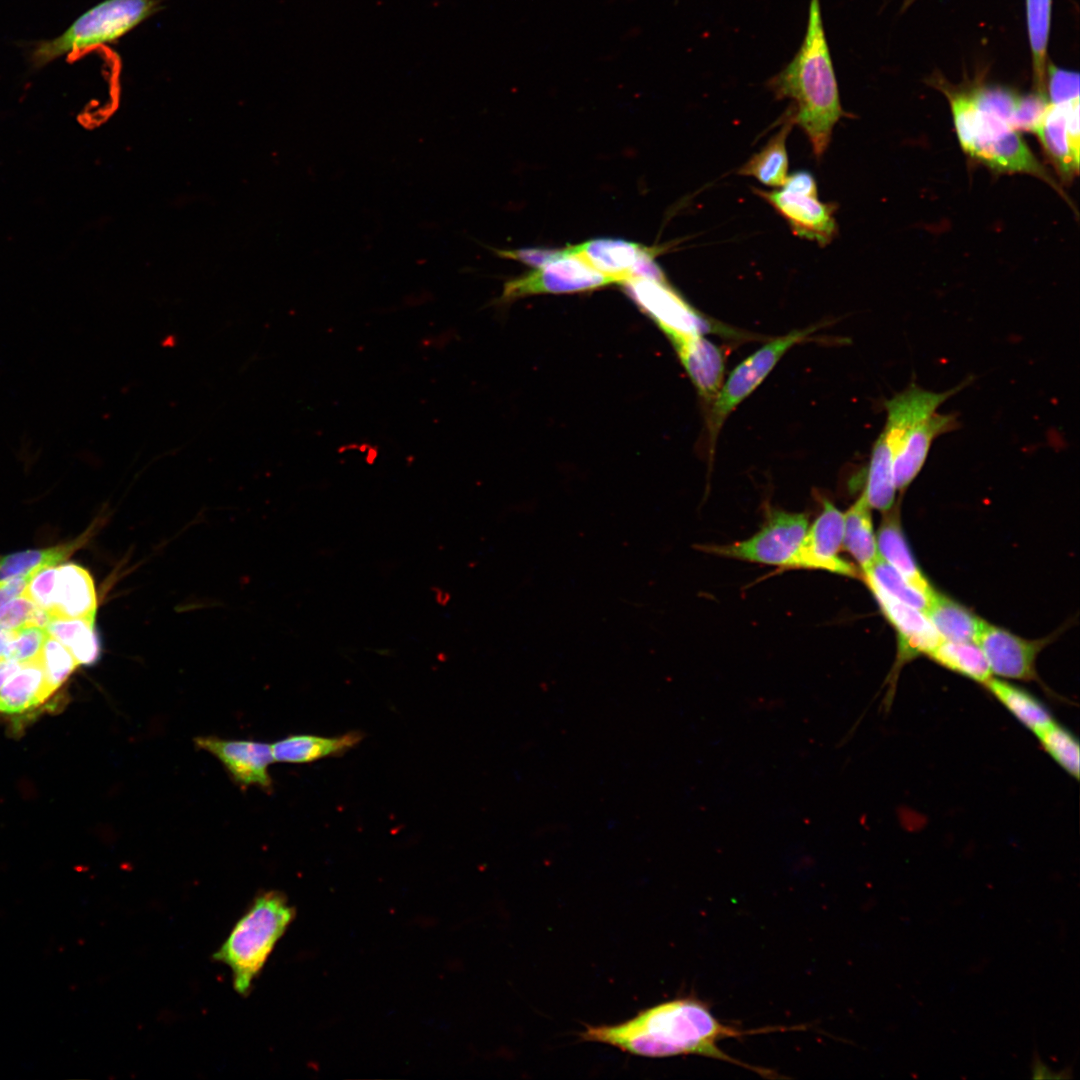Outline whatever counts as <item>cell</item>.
Here are the masks:
<instances>
[{"instance_id":"cell-1","label":"cell","mask_w":1080,"mask_h":1080,"mask_svg":"<svg viewBox=\"0 0 1080 1080\" xmlns=\"http://www.w3.org/2000/svg\"><path fill=\"white\" fill-rule=\"evenodd\" d=\"M778 1028L741 1030L720 1022L701 1000L677 998L639 1012L617 1025L587 1026L580 1033L583 1041L616 1047L633 1055L664 1058L700 1055L730 1062L761 1076L774 1074L767 1069L743 1063L723 1052L718 1043L727 1038L775 1031Z\"/></svg>"},{"instance_id":"cell-2","label":"cell","mask_w":1080,"mask_h":1080,"mask_svg":"<svg viewBox=\"0 0 1080 1080\" xmlns=\"http://www.w3.org/2000/svg\"><path fill=\"white\" fill-rule=\"evenodd\" d=\"M776 99H789L787 115L800 126L817 158L827 150L833 128L845 115L826 38L820 0H810L802 44L787 65L767 82Z\"/></svg>"},{"instance_id":"cell-3","label":"cell","mask_w":1080,"mask_h":1080,"mask_svg":"<svg viewBox=\"0 0 1080 1080\" xmlns=\"http://www.w3.org/2000/svg\"><path fill=\"white\" fill-rule=\"evenodd\" d=\"M963 150L999 172L1034 175L1058 190L1025 141L1007 121L980 107L971 93H947Z\"/></svg>"},{"instance_id":"cell-4","label":"cell","mask_w":1080,"mask_h":1080,"mask_svg":"<svg viewBox=\"0 0 1080 1080\" xmlns=\"http://www.w3.org/2000/svg\"><path fill=\"white\" fill-rule=\"evenodd\" d=\"M285 896L269 891L257 897L237 921L213 958L231 970L235 990L246 995L274 946L294 918Z\"/></svg>"},{"instance_id":"cell-5","label":"cell","mask_w":1080,"mask_h":1080,"mask_svg":"<svg viewBox=\"0 0 1080 1080\" xmlns=\"http://www.w3.org/2000/svg\"><path fill=\"white\" fill-rule=\"evenodd\" d=\"M158 9L159 0H103L82 13L58 36L38 42L30 55L32 65L40 68L59 58L111 44Z\"/></svg>"},{"instance_id":"cell-6","label":"cell","mask_w":1080,"mask_h":1080,"mask_svg":"<svg viewBox=\"0 0 1080 1080\" xmlns=\"http://www.w3.org/2000/svg\"><path fill=\"white\" fill-rule=\"evenodd\" d=\"M814 325L803 330L775 338L742 361L729 375L713 400L708 417L710 446L713 448L718 433L730 413L746 399L768 376L780 358L793 345L805 340L817 330Z\"/></svg>"},{"instance_id":"cell-7","label":"cell","mask_w":1080,"mask_h":1080,"mask_svg":"<svg viewBox=\"0 0 1080 1080\" xmlns=\"http://www.w3.org/2000/svg\"><path fill=\"white\" fill-rule=\"evenodd\" d=\"M807 529L805 514L773 510L762 528L750 538L703 549L729 558L791 568Z\"/></svg>"},{"instance_id":"cell-8","label":"cell","mask_w":1080,"mask_h":1080,"mask_svg":"<svg viewBox=\"0 0 1080 1080\" xmlns=\"http://www.w3.org/2000/svg\"><path fill=\"white\" fill-rule=\"evenodd\" d=\"M622 285L627 295L657 323L669 339L713 332L716 329L686 303L667 282L631 278Z\"/></svg>"},{"instance_id":"cell-9","label":"cell","mask_w":1080,"mask_h":1080,"mask_svg":"<svg viewBox=\"0 0 1080 1080\" xmlns=\"http://www.w3.org/2000/svg\"><path fill=\"white\" fill-rule=\"evenodd\" d=\"M615 281L592 268L565 248L563 253L530 274L505 284L503 299L539 293H570L591 290Z\"/></svg>"},{"instance_id":"cell-10","label":"cell","mask_w":1080,"mask_h":1080,"mask_svg":"<svg viewBox=\"0 0 1080 1080\" xmlns=\"http://www.w3.org/2000/svg\"><path fill=\"white\" fill-rule=\"evenodd\" d=\"M863 579L881 612L898 635V656L891 680L892 686L886 701L888 708L892 703L895 679H897L900 667L921 654L928 656L942 639L923 611L894 598L870 579Z\"/></svg>"},{"instance_id":"cell-11","label":"cell","mask_w":1080,"mask_h":1080,"mask_svg":"<svg viewBox=\"0 0 1080 1080\" xmlns=\"http://www.w3.org/2000/svg\"><path fill=\"white\" fill-rule=\"evenodd\" d=\"M844 514L828 500L811 526L791 568L824 570L848 577H858L857 569L842 559Z\"/></svg>"},{"instance_id":"cell-12","label":"cell","mask_w":1080,"mask_h":1080,"mask_svg":"<svg viewBox=\"0 0 1080 1080\" xmlns=\"http://www.w3.org/2000/svg\"><path fill=\"white\" fill-rule=\"evenodd\" d=\"M975 642L979 645L992 675L1036 681V658L1045 642L1026 640L982 620Z\"/></svg>"},{"instance_id":"cell-13","label":"cell","mask_w":1080,"mask_h":1080,"mask_svg":"<svg viewBox=\"0 0 1080 1080\" xmlns=\"http://www.w3.org/2000/svg\"><path fill=\"white\" fill-rule=\"evenodd\" d=\"M754 193L768 202L788 223L792 233L825 247L837 234L834 203H823L817 197L786 190H762Z\"/></svg>"},{"instance_id":"cell-14","label":"cell","mask_w":1080,"mask_h":1080,"mask_svg":"<svg viewBox=\"0 0 1080 1080\" xmlns=\"http://www.w3.org/2000/svg\"><path fill=\"white\" fill-rule=\"evenodd\" d=\"M1061 176L1072 179L1079 170V99L1049 103L1034 131Z\"/></svg>"},{"instance_id":"cell-15","label":"cell","mask_w":1080,"mask_h":1080,"mask_svg":"<svg viewBox=\"0 0 1080 1080\" xmlns=\"http://www.w3.org/2000/svg\"><path fill=\"white\" fill-rule=\"evenodd\" d=\"M194 741L197 747L211 753L223 764L235 783L242 787L258 786L266 792L272 791L268 767L274 758L270 744L215 736H200Z\"/></svg>"},{"instance_id":"cell-16","label":"cell","mask_w":1080,"mask_h":1080,"mask_svg":"<svg viewBox=\"0 0 1080 1080\" xmlns=\"http://www.w3.org/2000/svg\"><path fill=\"white\" fill-rule=\"evenodd\" d=\"M959 428L957 416L935 411L907 427L901 436L893 460L896 490L903 491L922 469L933 441Z\"/></svg>"},{"instance_id":"cell-17","label":"cell","mask_w":1080,"mask_h":1080,"mask_svg":"<svg viewBox=\"0 0 1080 1080\" xmlns=\"http://www.w3.org/2000/svg\"><path fill=\"white\" fill-rule=\"evenodd\" d=\"M700 396L713 401L723 385L725 362L720 348L702 334L670 339Z\"/></svg>"},{"instance_id":"cell-18","label":"cell","mask_w":1080,"mask_h":1080,"mask_svg":"<svg viewBox=\"0 0 1080 1080\" xmlns=\"http://www.w3.org/2000/svg\"><path fill=\"white\" fill-rule=\"evenodd\" d=\"M97 595L90 573L74 563L57 566L52 618L95 622Z\"/></svg>"},{"instance_id":"cell-19","label":"cell","mask_w":1080,"mask_h":1080,"mask_svg":"<svg viewBox=\"0 0 1080 1080\" xmlns=\"http://www.w3.org/2000/svg\"><path fill=\"white\" fill-rule=\"evenodd\" d=\"M566 249L615 283L622 284L631 278L632 270L645 247L621 239L598 238Z\"/></svg>"},{"instance_id":"cell-20","label":"cell","mask_w":1080,"mask_h":1080,"mask_svg":"<svg viewBox=\"0 0 1080 1080\" xmlns=\"http://www.w3.org/2000/svg\"><path fill=\"white\" fill-rule=\"evenodd\" d=\"M362 739L363 734L359 731L334 737L295 734L274 742L271 750L274 761L301 764L342 755L357 746Z\"/></svg>"},{"instance_id":"cell-21","label":"cell","mask_w":1080,"mask_h":1080,"mask_svg":"<svg viewBox=\"0 0 1080 1080\" xmlns=\"http://www.w3.org/2000/svg\"><path fill=\"white\" fill-rule=\"evenodd\" d=\"M876 543L878 555L883 560L895 568L917 589L928 597L932 596L934 590L912 556L901 530L896 510L891 511L890 509L887 511L879 527Z\"/></svg>"},{"instance_id":"cell-22","label":"cell","mask_w":1080,"mask_h":1080,"mask_svg":"<svg viewBox=\"0 0 1080 1080\" xmlns=\"http://www.w3.org/2000/svg\"><path fill=\"white\" fill-rule=\"evenodd\" d=\"M51 694L38 657L24 662L1 688L0 712H23L41 704Z\"/></svg>"},{"instance_id":"cell-23","label":"cell","mask_w":1080,"mask_h":1080,"mask_svg":"<svg viewBox=\"0 0 1080 1080\" xmlns=\"http://www.w3.org/2000/svg\"><path fill=\"white\" fill-rule=\"evenodd\" d=\"M924 613L942 640L975 642L982 619L956 601L934 591Z\"/></svg>"},{"instance_id":"cell-24","label":"cell","mask_w":1080,"mask_h":1080,"mask_svg":"<svg viewBox=\"0 0 1080 1080\" xmlns=\"http://www.w3.org/2000/svg\"><path fill=\"white\" fill-rule=\"evenodd\" d=\"M793 126L791 119L784 115L780 130L740 167L737 174L752 176L770 187H782L788 175L786 140Z\"/></svg>"},{"instance_id":"cell-25","label":"cell","mask_w":1080,"mask_h":1080,"mask_svg":"<svg viewBox=\"0 0 1080 1080\" xmlns=\"http://www.w3.org/2000/svg\"><path fill=\"white\" fill-rule=\"evenodd\" d=\"M870 509L862 494L844 514L842 547L857 561L863 572L879 556Z\"/></svg>"},{"instance_id":"cell-26","label":"cell","mask_w":1080,"mask_h":1080,"mask_svg":"<svg viewBox=\"0 0 1080 1080\" xmlns=\"http://www.w3.org/2000/svg\"><path fill=\"white\" fill-rule=\"evenodd\" d=\"M984 687L1033 734L1054 721L1048 708L1023 688L995 677Z\"/></svg>"},{"instance_id":"cell-27","label":"cell","mask_w":1080,"mask_h":1080,"mask_svg":"<svg viewBox=\"0 0 1080 1080\" xmlns=\"http://www.w3.org/2000/svg\"><path fill=\"white\" fill-rule=\"evenodd\" d=\"M893 460L892 448L881 432L872 448L863 496L871 508L883 512L892 509L897 491L894 483Z\"/></svg>"},{"instance_id":"cell-28","label":"cell","mask_w":1080,"mask_h":1080,"mask_svg":"<svg viewBox=\"0 0 1080 1080\" xmlns=\"http://www.w3.org/2000/svg\"><path fill=\"white\" fill-rule=\"evenodd\" d=\"M46 630L71 652L79 665L90 666L100 659L102 645L95 622L52 618Z\"/></svg>"},{"instance_id":"cell-29","label":"cell","mask_w":1080,"mask_h":1080,"mask_svg":"<svg viewBox=\"0 0 1080 1080\" xmlns=\"http://www.w3.org/2000/svg\"><path fill=\"white\" fill-rule=\"evenodd\" d=\"M928 656L944 668L983 686L993 677L984 653L973 641L942 640Z\"/></svg>"},{"instance_id":"cell-30","label":"cell","mask_w":1080,"mask_h":1080,"mask_svg":"<svg viewBox=\"0 0 1080 1080\" xmlns=\"http://www.w3.org/2000/svg\"><path fill=\"white\" fill-rule=\"evenodd\" d=\"M1052 0H1026L1028 37L1036 92L1045 94Z\"/></svg>"},{"instance_id":"cell-31","label":"cell","mask_w":1080,"mask_h":1080,"mask_svg":"<svg viewBox=\"0 0 1080 1080\" xmlns=\"http://www.w3.org/2000/svg\"><path fill=\"white\" fill-rule=\"evenodd\" d=\"M82 542L83 537L55 547L0 556V580L26 576L43 567L56 566L67 559Z\"/></svg>"},{"instance_id":"cell-32","label":"cell","mask_w":1080,"mask_h":1080,"mask_svg":"<svg viewBox=\"0 0 1080 1080\" xmlns=\"http://www.w3.org/2000/svg\"><path fill=\"white\" fill-rule=\"evenodd\" d=\"M863 578L870 579L894 598L923 612L928 606L930 597L913 586L880 556L863 572Z\"/></svg>"},{"instance_id":"cell-33","label":"cell","mask_w":1080,"mask_h":1080,"mask_svg":"<svg viewBox=\"0 0 1080 1080\" xmlns=\"http://www.w3.org/2000/svg\"><path fill=\"white\" fill-rule=\"evenodd\" d=\"M1041 747L1070 776L1079 777V743L1072 733L1055 720L1034 733Z\"/></svg>"},{"instance_id":"cell-34","label":"cell","mask_w":1080,"mask_h":1080,"mask_svg":"<svg viewBox=\"0 0 1080 1080\" xmlns=\"http://www.w3.org/2000/svg\"><path fill=\"white\" fill-rule=\"evenodd\" d=\"M39 659L51 693L59 688L79 665L71 652L50 635L44 642Z\"/></svg>"},{"instance_id":"cell-35","label":"cell","mask_w":1080,"mask_h":1080,"mask_svg":"<svg viewBox=\"0 0 1080 1080\" xmlns=\"http://www.w3.org/2000/svg\"><path fill=\"white\" fill-rule=\"evenodd\" d=\"M52 619L51 614L36 605L24 595H19L0 609V625L16 630L25 626H39L46 628Z\"/></svg>"},{"instance_id":"cell-36","label":"cell","mask_w":1080,"mask_h":1080,"mask_svg":"<svg viewBox=\"0 0 1080 1080\" xmlns=\"http://www.w3.org/2000/svg\"><path fill=\"white\" fill-rule=\"evenodd\" d=\"M48 636L46 628L39 626H25L12 630L5 659L24 663L38 658Z\"/></svg>"},{"instance_id":"cell-37","label":"cell","mask_w":1080,"mask_h":1080,"mask_svg":"<svg viewBox=\"0 0 1080 1080\" xmlns=\"http://www.w3.org/2000/svg\"><path fill=\"white\" fill-rule=\"evenodd\" d=\"M1046 88L1049 103L1057 104L1079 99V75L1051 64L1046 70Z\"/></svg>"},{"instance_id":"cell-38","label":"cell","mask_w":1080,"mask_h":1080,"mask_svg":"<svg viewBox=\"0 0 1080 1080\" xmlns=\"http://www.w3.org/2000/svg\"><path fill=\"white\" fill-rule=\"evenodd\" d=\"M57 566L43 567L33 572L22 595L49 613L53 607Z\"/></svg>"},{"instance_id":"cell-39","label":"cell","mask_w":1080,"mask_h":1080,"mask_svg":"<svg viewBox=\"0 0 1080 1080\" xmlns=\"http://www.w3.org/2000/svg\"><path fill=\"white\" fill-rule=\"evenodd\" d=\"M495 252L505 258L515 259L525 264H529L536 268H539L548 262L558 258L563 250L546 249V248H525L516 250H495Z\"/></svg>"},{"instance_id":"cell-40","label":"cell","mask_w":1080,"mask_h":1080,"mask_svg":"<svg viewBox=\"0 0 1080 1080\" xmlns=\"http://www.w3.org/2000/svg\"><path fill=\"white\" fill-rule=\"evenodd\" d=\"M781 188L788 192L817 197L816 181L807 171H797L787 175Z\"/></svg>"},{"instance_id":"cell-41","label":"cell","mask_w":1080,"mask_h":1080,"mask_svg":"<svg viewBox=\"0 0 1080 1080\" xmlns=\"http://www.w3.org/2000/svg\"><path fill=\"white\" fill-rule=\"evenodd\" d=\"M32 574L0 580V609L10 600L23 593Z\"/></svg>"},{"instance_id":"cell-42","label":"cell","mask_w":1080,"mask_h":1080,"mask_svg":"<svg viewBox=\"0 0 1080 1080\" xmlns=\"http://www.w3.org/2000/svg\"><path fill=\"white\" fill-rule=\"evenodd\" d=\"M23 665V663L15 660H3L0 661V690L8 679L14 675Z\"/></svg>"},{"instance_id":"cell-43","label":"cell","mask_w":1080,"mask_h":1080,"mask_svg":"<svg viewBox=\"0 0 1080 1080\" xmlns=\"http://www.w3.org/2000/svg\"><path fill=\"white\" fill-rule=\"evenodd\" d=\"M12 630H9L0 625V661L6 660L5 654L7 645L11 639Z\"/></svg>"},{"instance_id":"cell-44","label":"cell","mask_w":1080,"mask_h":1080,"mask_svg":"<svg viewBox=\"0 0 1080 1080\" xmlns=\"http://www.w3.org/2000/svg\"><path fill=\"white\" fill-rule=\"evenodd\" d=\"M915 1H916V0H903V2H902V6H901V9H902V11L906 10L907 8H909V7H910V6H911V5H912V4H913V3L915 2Z\"/></svg>"}]
</instances>
